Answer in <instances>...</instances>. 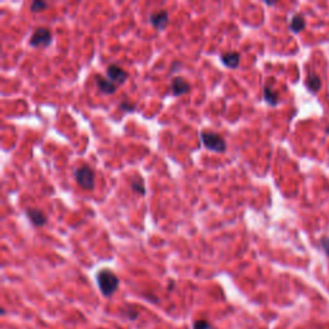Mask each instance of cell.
<instances>
[{"mask_svg":"<svg viewBox=\"0 0 329 329\" xmlns=\"http://www.w3.org/2000/svg\"><path fill=\"white\" fill-rule=\"evenodd\" d=\"M97 283H98L102 295L105 297H111L119 288L120 280L117 275L111 272L109 269H103L97 274Z\"/></svg>","mask_w":329,"mask_h":329,"instance_id":"obj_1","label":"cell"},{"mask_svg":"<svg viewBox=\"0 0 329 329\" xmlns=\"http://www.w3.org/2000/svg\"><path fill=\"white\" fill-rule=\"evenodd\" d=\"M201 140L202 144L206 150L211 151V152L223 153L227 150V144H225L224 138L216 132L212 131H202L201 134Z\"/></svg>","mask_w":329,"mask_h":329,"instance_id":"obj_2","label":"cell"},{"mask_svg":"<svg viewBox=\"0 0 329 329\" xmlns=\"http://www.w3.org/2000/svg\"><path fill=\"white\" fill-rule=\"evenodd\" d=\"M75 180L76 183L85 190H92L94 189L95 185V175L94 171L89 166H80L78 169L75 170Z\"/></svg>","mask_w":329,"mask_h":329,"instance_id":"obj_3","label":"cell"},{"mask_svg":"<svg viewBox=\"0 0 329 329\" xmlns=\"http://www.w3.org/2000/svg\"><path fill=\"white\" fill-rule=\"evenodd\" d=\"M32 48H47L51 44V32L47 27H39L35 30L28 41Z\"/></svg>","mask_w":329,"mask_h":329,"instance_id":"obj_4","label":"cell"},{"mask_svg":"<svg viewBox=\"0 0 329 329\" xmlns=\"http://www.w3.org/2000/svg\"><path fill=\"white\" fill-rule=\"evenodd\" d=\"M105 72H107L108 80H111V81H112L113 84L117 85V86H119V85H123L124 82L127 80V72L117 65H109L108 67H107V71Z\"/></svg>","mask_w":329,"mask_h":329,"instance_id":"obj_5","label":"cell"},{"mask_svg":"<svg viewBox=\"0 0 329 329\" xmlns=\"http://www.w3.org/2000/svg\"><path fill=\"white\" fill-rule=\"evenodd\" d=\"M150 22L157 31H162L169 24V13L166 10L153 12L150 16Z\"/></svg>","mask_w":329,"mask_h":329,"instance_id":"obj_6","label":"cell"},{"mask_svg":"<svg viewBox=\"0 0 329 329\" xmlns=\"http://www.w3.org/2000/svg\"><path fill=\"white\" fill-rule=\"evenodd\" d=\"M171 90H173V94L175 97H180V95H184L190 92V85L184 77L177 76L171 81Z\"/></svg>","mask_w":329,"mask_h":329,"instance_id":"obj_7","label":"cell"},{"mask_svg":"<svg viewBox=\"0 0 329 329\" xmlns=\"http://www.w3.org/2000/svg\"><path fill=\"white\" fill-rule=\"evenodd\" d=\"M26 216L31 221V224L34 227H44L48 223L47 215L39 208H27L26 210Z\"/></svg>","mask_w":329,"mask_h":329,"instance_id":"obj_8","label":"cell"},{"mask_svg":"<svg viewBox=\"0 0 329 329\" xmlns=\"http://www.w3.org/2000/svg\"><path fill=\"white\" fill-rule=\"evenodd\" d=\"M95 82H97L99 92L103 93V94H113L117 89V85L113 84L108 78L102 77V76H95Z\"/></svg>","mask_w":329,"mask_h":329,"instance_id":"obj_9","label":"cell"},{"mask_svg":"<svg viewBox=\"0 0 329 329\" xmlns=\"http://www.w3.org/2000/svg\"><path fill=\"white\" fill-rule=\"evenodd\" d=\"M220 59L223 62V65L227 66L228 68L234 70L239 66V61H241V54L237 51H229V53H223L220 55Z\"/></svg>","mask_w":329,"mask_h":329,"instance_id":"obj_10","label":"cell"},{"mask_svg":"<svg viewBox=\"0 0 329 329\" xmlns=\"http://www.w3.org/2000/svg\"><path fill=\"white\" fill-rule=\"evenodd\" d=\"M306 86L309 88L310 92H319L320 88H322V80H320V77L316 74L311 72V74H309L307 78H306Z\"/></svg>","mask_w":329,"mask_h":329,"instance_id":"obj_11","label":"cell"},{"mask_svg":"<svg viewBox=\"0 0 329 329\" xmlns=\"http://www.w3.org/2000/svg\"><path fill=\"white\" fill-rule=\"evenodd\" d=\"M264 99L270 105H275L278 103V94L270 84H266L264 86Z\"/></svg>","mask_w":329,"mask_h":329,"instance_id":"obj_12","label":"cell"},{"mask_svg":"<svg viewBox=\"0 0 329 329\" xmlns=\"http://www.w3.org/2000/svg\"><path fill=\"white\" fill-rule=\"evenodd\" d=\"M289 28H291V31H293V32H300L302 28H305V20H304V17H302L301 14H296V16L292 17Z\"/></svg>","mask_w":329,"mask_h":329,"instance_id":"obj_13","label":"cell"},{"mask_svg":"<svg viewBox=\"0 0 329 329\" xmlns=\"http://www.w3.org/2000/svg\"><path fill=\"white\" fill-rule=\"evenodd\" d=\"M131 189L138 194H146V187H144V181L140 177H134V179L131 180Z\"/></svg>","mask_w":329,"mask_h":329,"instance_id":"obj_14","label":"cell"},{"mask_svg":"<svg viewBox=\"0 0 329 329\" xmlns=\"http://www.w3.org/2000/svg\"><path fill=\"white\" fill-rule=\"evenodd\" d=\"M49 7V4L47 1H41V0H35L32 1L30 5V10L31 12H34V13H39V12H43L47 8Z\"/></svg>","mask_w":329,"mask_h":329,"instance_id":"obj_15","label":"cell"},{"mask_svg":"<svg viewBox=\"0 0 329 329\" xmlns=\"http://www.w3.org/2000/svg\"><path fill=\"white\" fill-rule=\"evenodd\" d=\"M194 329H214V327L206 320H197L194 323Z\"/></svg>","mask_w":329,"mask_h":329,"instance_id":"obj_16","label":"cell"},{"mask_svg":"<svg viewBox=\"0 0 329 329\" xmlns=\"http://www.w3.org/2000/svg\"><path fill=\"white\" fill-rule=\"evenodd\" d=\"M121 108H123L124 111H126V112H131V111L135 109V107L132 104H129V102H123L121 103Z\"/></svg>","mask_w":329,"mask_h":329,"instance_id":"obj_17","label":"cell"},{"mask_svg":"<svg viewBox=\"0 0 329 329\" xmlns=\"http://www.w3.org/2000/svg\"><path fill=\"white\" fill-rule=\"evenodd\" d=\"M322 246H323V250H324V251L327 252V254L329 256V238H323Z\"/></svg>","mask_w":329,"mask_h":329,"instance_id":"obj_18","label":"cell"}]
</instances>
